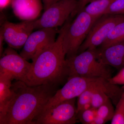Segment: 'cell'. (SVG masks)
Here are the masks:
<instances>
[{"label": "cell", "instance_id": "21", "mask_svg": "<svg viewBox=\"0 0 124 124\" xmlns=\"http://www.w3.org/2000/svg\"><path fill=\"white\" fill-rule=\"evenodd\" d=\"M115 113L112 119L111 124H124V104L122 97L116 105Z\"/></svg>", "mask_w": 124, "mask_h": 124}, {"label": "cell", "instance_id": "1", "mask_svg": "<svg viewBox=\"0 0 124 124\" xmlns=\"http://www.w3.org/2000/svg\"><path fill=\"white\" fill-rule=\"evenodd\" d=\"M58 85L47 84L29 86L16 80L12 84V95L5 112L0 117V124H34Z\"/></svg>", "mask_w": 124, "mask_h": 124}, {"label": "cell", "instance_id": "14", "mask_svg": "<svg viewBox=\"0 0 124 124\" xmlns=\"http://www.w3.org/2000/svg\"><path fill=\"white\" fill-rule=\"evenodd\" d=\"M11 76L0 72V117L4 114L12 95Z\"/></svg>", "mask_w": 124, "mask_h": 124}, {"label": "cell", "instance_id": "10", "mask_svg": "<svg viewBox=\"0 0 124 124\" xmlns=\"http://www.w3.org/2000/svg\"><path fill=\"white\" fill-rule=\"evenodd\" d=\"M0 59V72L11 76L13 79L25 82L31 63L8 46L3 51Z\"/></svg>", "mask_w": 124, "mask_h": 124}, {"label": "cell", "instance_id": "23", "mask_svg": "<svg viewBox=\"0 0 124 124\" xmlns=\"http://www.w3.org/2000/svg\"><path fill=\"white\" fill-rule=\"evenodd\" d=\"M108 81L112 84L124 85V67L115 76L111 78Z\"/></svg>", "mask_w": 124, "mask_h": 124}, {"label": "cell", "instance_id": "4", "mask_svg": "<svg viewBox=\"0 0 124 124\" xmlns=\"http://www.w3.org/2000/svg\"><path fill=\"white\" fill-rule=\"evenodd\" d=\"M99 18L90 15L82 10L78 13L73 22H69L63 38L66 58L77 54L80 46Z\"/></svg>", "mask_w": 124, "mask_h": 124}, {"label": "cell", "instance_id": "28", "mask_svg": "<svg viewBox=\"0 0 124 124\" xmlns=\"http://www.w3.org/2000/svg\"><path fill=\"white\" fill-rule=\"evenodd\" d=\"M4 40V36L2 30L1 29L0 33V55H2L3 52V41Z\"/></svg>", "mask_w": 124, "mask_h": 124}, {"label": "cell", "instance_id": "11", "mask_svg": "<svg viewBox=\"0 0 124 124\" xmlns=\"http://www.w3.org/2000/svg\"><path fill=\"white\" fill-rule=\"evenodd\" d=\"M35 29V20L24 21L17 23L6 21L1 28L4 40L8 46L14 49H19L23 47Z\"/></svg>", "mask_w": 124, "mask_h": 124}, {"label": "cell", "instance_id": "26", "mask_svg": "<svg viewBox=\"0 0 124 124\" xmlns=\"http://www.w3.org/2000/svg\"><path fill=\"white\" fill-rule=\"evenodd\" d=\"M59 0H42L44 10H46V9H48L52 5L54 4Z\"/></svg>", "mask_w": 124, "mask_h": 124}, {"label": "cell", "instance_id": "2", "mask_svg": "<svg viewBox=\"0 0 124 124\" xmlns=\"http://www.w3.org/2000/svg\"><path fill=\"white\" fill-rule=\"evenodd\" d=\"M69 22L67 20L59 31L57 39L31 63L25 83L29 86L45 84H59L68 78L63 38Z\"/></svg>", "mask_w": 124, "mask_h": 124}, {"label": "cell", "instance_id": "30", "mask_svg": "<svg viewBox=\"0 0 124 124\" xmlns=\"http://www.w3.org/2000/svg\"><path fill=\"white\" fill-rule=\"evenodd\" d=\"M121 97H122V99H123V101H124V91H123V93H122Z\"/></svg>", "mask_w": 124, "mask_h": 124}, {"label": "cell", "instance_id": "5", "mask_svg": "<svg viewBox=\"0 0 124 124\" xmlns=\"http://www.w3.org/2000/svg\"><path fill=\"white\" fill-rule=\"evenodd\" d=\"M108 84V80L102 78H86L79 76L69 78L64 86L57 90L49 99L41 113L62 102L77 98L90 87L97 86L104 89L106 88Z\"/></svg>", "mask_w": 124, "mask_h": 124}, {"label": "cell", "instance_id": "16", "mask_svg": "<svg viewBox=\"0 0 124 124\" xmlns=\"http://www.w3.org/2000/svg\"><path fill=\"white\" fill-rule=\"evenodd\" d=\"M124 41V20L117 23L109 32L101 48Z\"/></svg>", "mask_w": 124, "mask_h": 124}, {"label": "cell", "instance_id": "8", "mask_svg": "<svg viewBox=\"0 0 124 124\" xmlns=\"http://www.w3.org/2000/svg\"><path fill=\"white\" fill-rule=\"evenodd\" d=\"M75 98L60 103L40 113L34 124H74L79 122Z\"/></svg>", "mask_w": 124, "mask_h": 124}, {"label": "cell", "instance_id": "12", "mask_svg": "<svg viewBox=\"0 0 124 124\" xmlns=\"http://www.w3.org/2000/svg\"><path fill=\"white\" fill-rule=\"evenodd\" d=\"M98 59L117 69L124 67V41L97 49Z\"/></svg>", "mask_w": 124, "mask_h": 124}, {"label": "cell", "instance_id": "15", "mask_svg": "<svg viewBox=\"0 0 124 124\" xmlns=\"http://www.w3.org/2000/svg\"><path fill=\"white\" fill-rule=\"evenodd\" d=\"M115 0H96L86 5L82 10L93 16L100 17L103 15L107 9Z\"/></svg>", "mask_w": 124, "mask_h": 124}, {"label": "cell", "instance_id": "27", "mask_svg": "<svg viewBox=\"0 0 124 124\" xmlns=\"http://www.w3.org/2000/svg\"><path fill=\"white\" fill-rule=\"evenodd\" d=\"M107 122L103 118L97 115L95 117L92 124H103Z\"/></svg>", "mask_w": 124, "mask_h": 124}, {"label": "cell", "instance_id": "22", "mask_svg": "<svg viewBox=\"0 0 124 124\" xmlns=\"http://www.w3.org/2000/svg\"><path fill=\"white\" fill-rule=\"evenodd\" d=\"M104 14L124 15V0H116L105 11Z\"/></svg>", "mask_w": 124, "mask_h": 124}, {"label": "cell", "instance_id": "17", "mask_svg": "<svg viewBox=\"0 0 124 124\" xmlns=\"http://www.w3.org/2000/svg\"><path fill=\"white\" fill-rule=\"evenodd\" d=\"M110 99L105 90L100 88H96L93 93L91 99L92 107L97 109Z\"/></svg>", "mask_w": 124, "mask_h": 124}, {"label": "cell", "instance_id": "13", "mask_svg": "<svg viewBox=\"0 0 124 124\" xmlns=\"http://www.w3.org/2000/svg\"><path fill=\"white\" fill-rule=\"evenodd\" d=\"M11 6L16 17L24 21L35 20L40 13V0H12Z\"/></svg>", "mask_w": 124, "mask_h": 124}, {"label": "cell", "instance_id": "7", "mask_svg": "<svg viewBox=\"0 0 124 124\" xmlns=\"http://www.w3.org/2000/svg\"><path fill=\"white\" fill-rule=\"evenodd\" d=\"M124 20V15L104 14L99 18L91 28L78 54L88 49H94L103 44L111 30Z\"/></svg>", "mask_w": 124, "mask_h": 124}, {"label": "cell", "instance_id": "19", "mask_svg": "<svg viewBox=\"0 0 124 124\" xmlns=\"http://www.w3.org/2000/svg\"><path fill=\"white\" fill-rule=\"evenodd\" d=\"M97 116V109L91 108L85 110H81L77 113L78 121L84 124H92Z\"/></svg>", "mask_w": 124, "mask_h": 124}, {"label": "cell", "instance_id": "6", "mask_svg": "<svg viewBox=\"0 0 124 124\" xmlns=\"http://www.w3.org/2000/svg\"><path fill=\"white\" fill-rule=\"evenodd\" d=\"M77 0H60L49 7L38 20H35V29L55 28L66 22L71 14L75 13Z\"/></svg>", "mask_w": 124, "mask_h": 124}, {"label": "cell", "instance_id": "20", "mask_svg": "<svg viewBox=\"0 0 124 124\" xmlns=\"http://www.w3.org/2000/svg\"><path fill=\"white\" fill-rule=\"evenodd\" d=\"M96 88H101L97 86L90 87L86 90L78 97L77 104V113L81 110L85 104L91 103L93 93Z\"/></svg>", "mask_w": 124, "mask_h": 124}, {"label": "cell", "instance_id": "25", "mask_svg": "<svg viewBox=\"0 0 124 124\" xmlns=\"http://www.w3.org/2000/svg\"><path fill=\"white\" fill-rule=\"evenodd\" d=\"M12 0H0V9L1 11L11 5Z\"/></svg>", "mask_w": 124, "mask_h": 124}, {"label": "cell", "instance_id": "18", "mask_svg": "<svg viewBox=\"0 0 124 124\" xmlns=\"http://www.w3.org/2000/svg\"><path fill=\"white\" fill-rule=\"evenodd\" d=\"M115 112V110L110 99L97 108V115L108 122L112 119Z\"/></svg>", "mask_w": 124, "mask_h": 124}, {"label": "cell", "instance_id": "3", "mask_svg": "<svg viewBox=\"0 0 124 124\" xmlns=\"http://www.w3.org/2000/svg\"><path fill=\"white\" fill-rule=\"evenodd\" d=\"M68 78L79 76L86 78L110 79L111 72L107 65L98 59L97 49H88L66 58Z\"/></svg>", "mask_w": 124, "mask_h": 124}, {"label": "cell", "instance_id": "24", "mask_svg": "<svg viewBox=\"0 0 124 124\" xmlns=\"http://www.w3.org/2000/svg\"><path fill=\"white\" fill-rule=\"evenodd\" d=\"M94 0H79L78 1V6L75 13L76 12L79 13L80 11L82 10L86 5Z\"/></svg>", "mask_w": 124, "mask_h": 124}, {"label": "cell", "instance_id": "9", "mask_svg": "<svg viewBox=\"0 0 124 124\" xmlns=\"http://www.w3.org/2000/svg\"><path fill=\"white\" fill-rule=\"evenodd\" d=\"M57 31L55 28H42L31 33L20 54L27 60H35L55 42Z\"/></svg>", "mask_w": 124, "mask_h": 124}, {"label": "cell", "instance_id": "29", "mask_svg": "<svg viewBox=\"0 0 124 124\" xmlns=\"http://www.w3.org/2000/svg\"><path fill=\"white\" fill-rule=\"evenodd\" d=\"M92 108V105H91V103H89L87 104H85L84 106H83L82 108H81L80 110H88Z\"/></svg>", "mask_w": 124, "mask_h": 124}]
</instances>
